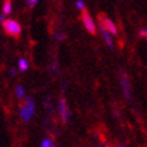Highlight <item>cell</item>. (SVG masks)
<instances>
[{"mask_svg": "<svg viewBox=\"0 0 147 147\" xmlns=\"http://www.w3.org/2000/svg\"><path fill=\"white\" fill-rule=\"evenodd\" d=\"M19 112H20V117H22L24 121L31 120V117L34 116V113H35V102H34V98L26 97L24 104L20 105V108H19Z\"/></svg>", "mask_w": 147, "mask_h": 147, "instance_id": "6da1fadb", "label": "cell"}, {"mask_svg": "<svg viewBox=\"0 0 147 147\" xmlns=\"http://www.w3.org/2000/svg\"><path fill=\"white\" fill-rule=\"evenodd\" d=\"M3 27H4L5 32L11 36H15V38H18L20 35V32H22V27L19 24L16 20H13V19H5L4 23H3Z\"/></svg>", "mask_w": 147, "mask_h": 147, "instance_id": "7a4b0ae2", "label": "cell"}, {"mask_svg": "<svg viewBox=\"0 0 147 147\" xmlns=\"http://www.w3.org/2000/svg\"><path fill=\"white\" fill-rule=\"evenodd\" d=\"M81 20H82V24L85 26L86 31L92 34V35H96V24L93 22V18L90 16V13L86 9H84L82 13H81Z\"/></svg>", "mask_w": 147, "mask_h": 147, "instance_id": "3957f363", "label": "cell"}, {"mask_svg": "<svg viewBox=\"0 0 147 147\" xmlns=\"http://www.w3.org/2000/svg\"><path fill=\"white\" fill-rule=\"evenodd\" d=\"M98 23H100V28L107 30V31L109 32V34H112V35H117V27H116V24L112 22L109 18L100 15V16H98Z\"/></svg>", "mask_w": 147, "mask_h": 147, "instance_id": "277c9868", "label": "cell"}, {"mask_svg": "<svg viewBox=\"0 0 147 147\" xmlns=\"http://www.w3.org/2000/svg\"><path fill=\"white\" fill-rule=\"evenodd\" d=\"M120 84H121V88H123V93H124V96L129 100V98H131V84H129L128 76L125 74L124 71H121Z\"/></svg>", "mask_w": 147, "mask_h": 147, "instance_id": "5b68a950", "label": "cell"}, {"mask_svg": "<svg viewBox=\"0 0 147 147\" xmlns=\"http://www.w3.org/2000/svg\"><path fill=\"white\" fill-rule=\"evenodd\" d=\"M59 115H61V119H62L63 123L69 121V109H67L66 100L63 97L59 98Z\"/></svg>", "mask_w": 147, "mask_h": 147, "instance_id": "8992f818", "label": "cell"}, {"mask_svg": "<svg viewBox=\"0 0 147 147\" xmlns=\"http://www.w3.org/2000/svg\"><path fill=\"white\" fill-rule=\"evenodd\" d=\"M100 31H101V35L102 38H104V40H105V43L108 45V47H113V42H112V38L111 35H109V32L107 31V30H104V28H100Z\"/></svg>", "mask_w": 147, "mask_h": 147, "instance_id": "52a82bcc", "label": "cell"}, {"mask_svg": "<svg viewBox=\"0 0 147 147\" xmlns=\"http://www.w3.org/2000/svg\"><path fill=\"white\" fill-rule=\"evenodd\" d=\"M12 11V3L11 0H4V5H3V13L4 15H9Z\"/></svg>", "mask_w": 147, "mask_h": 147, "instance_id": "ba28073f", "label": "cell"}, {"mask_svg": "<svg viewBox=\"0 0 147 147\" xmlns=\"http://www.w3.org/2000/svg\"><path fill=\"white\" fill-rule=\"evenodd\" d=\"M18 66H19V70L20 71H26L28 69V61H26L24 58H20L18 62Z\"/></svg>", "mask_w": 147, "mask_h": 147, "instance_id": "9c48e42d", "label": "cell"}, {"mask_svg": "<svg viewBox=\"0 0 147 147\" xmlns=\"http://www.w3.org/2000/svg\"><path fill=\"white\" fill-rule=\"evenodd\" d=\"M15 92H16V97L18 98L24 97V88H23L22 85H18V86L15 88Z\"/></svg>", "mask_w": 147, "mask_h": 147, "instance_id": "30bf717a", "label": "cell"}, {"mask_svg": "<svg viewBox=\"0 0 147 147\" xmlns=\"http://www.w3.org/2000/svg\"><path fill=\"white\" fill-rule=\"evenodd\" d=\"M40 147H54V143L50 139H43L42 143H40Z\"/></svg>", "mask_w": 147, "mask_h": 147, "instance_id": "8fae6325", "label": "cell"}, {"mask_svg": "<svg viewBox=\"0 0 147 147\" xmlns=\"http://www.w3.org/2000/svg\"><path fill=\"white\" fill-rule=\"evenodd\" d=\"M76 7L78 9H81V11H84L85 9V3H84V0H77L76 1Z\"/></svg>", "mask_w": 147, "mask_h": 147, "instance_id": "7c38bea8", "label": "cell"}, {"mask_svg": "<svg viewBox=\"0 0 147 147\" xmlns=\"http://www.w3.org/2000/svg\"><path fill=\"white\" fill-rule=\"evenodd\" d=\"M38 1H39V0H26V3L30 5V7H35V5L38 4Z\"/></svg>", "mask_w": 147, "mask_h": 147, "instance_id": "4fadbf2b", "label": "cell"}, {"mask_svg": "<svg viewBox=\"0 0 147 147\" xmlns=\"http://www.w3.org/2000/svg\"><path fill=\"white\" fill-rule=\"evenodd\" d=\"M139 35L143 36V38H146V39H147V28H142V30L139 31Z\"/></svg>", "mask_w": 147, "mask_h": 147, "instance_id": "5bb4252c", "label": "cell"}, {"mask_svg": "<svg viewBox=\"0 0 147 147\" xmlns=\"http://www.w3.org/2000/svg\"><path fill=\"white\" fill-rule=\"evenodd\" d=\"M55 38H57L58 40H62L63 38H65V34H62V32H58V34H55Z\"/></svg>", "mask_w": 147, "mask_h": 147, "instance_id": "9a60e30c", "label": "cell"}, {"mask_svg": "<svg viewBox=\"0 0 147 147\" xmlns=\"http://www.w3.org/2000/svg\"><path fill=\"white\" fill-rule=\"evenodd\" d=\"M117 147H124V146H123L121 143H119V144H117Z\"/></svg>", "mask_w": 147, "mask_h": 147, "instance_id": "2e32d148", "label": "cell"}, {"mask_svg": "<svg viewBox=\"0 0 147 147\" xmlns=\"http://www.w3.org/2000/svg\"><path fill=\"white\" fill-rule=\"evenodd\" d=\"M107 147H112V146H107Z\"/></svg>", "mask_w": 147, "mask_h": 147, "instance_id": "e0dca14e", "label": "cell"}]
</instances>
